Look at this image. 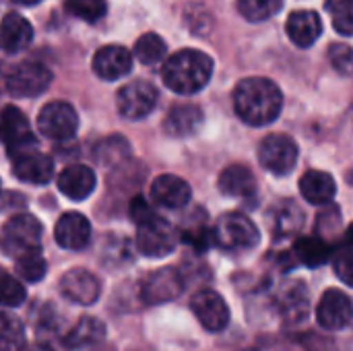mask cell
<instances>
[{"mask_svg": "<svg viewBox=\"0 0 353 351\" xmlns=\"http://www.w3.org/2000/svg\"><path fill=\"white\" fill-rule=\"evenodd\" d=\"M0 296H2V304L4 306H21L25 302V288L19 283V279H14L8 273H2V285H0Z\"/></svg>", "mask_w": 353, "mask_h": 351, "instance_id": "74e56055", "label": "cell"}, {"mask_svg": "<svg viewBox=\"0 0 353 351\" xmlns=\"http://www.w3.org/2000/svg\"><path fill=\"white\" fill-rule=\"evenodd\" d=\"M12 174L23 182L41 186V184L50 182V178L54 174V166L48 155H43L35 149V151H27V153L12 157Z\"/></svg>", "mask_w": 353, "mask_h": 351, "instance_id": "ac0fdd59", "label": "cell"}, {"mask_svg": "<svg viewBox=\"0 0 353 351\" xmlns=\"http://www.w3.org/2000/svg\"><path fill=\"white\" fill-rule=\"evenodd\" d=\"M213 240L225 250H250L259 244L261 232L242 213H225L213 225Z\"/></svg>", "mask_w": 353, "mask_h": 351, "instance_id": "3957f363", "label": "cell"}, {"mask_svg": "<svg viewBox=\"0 0 353 351\" xmlns=\"http://www.w3.org/2000/svg\"><path fill=\"white\" fill-rule=\"evenodd\" d=\"M2 141L10 157L37 149V139L29 126V120L14 106H6L2 112Z\"/></svg>", "mask_w": 353, "mask_h": 351, "instance_id": "ba28073f", "label": "cell"}, {"mask_svg": "<svg viewBox=\"0 0 353 351\" xmlns=\"http://www.w3.org/2000/svg\"><path fill=\"white\" fill-rule=\"evenodd\" d=\"M203 124V110L192 103L174 106L163 122V128L172 137H190Z\"/></svg>", "mask_w": 353, "mask_h": 351, "instance_id": "44dd1931", "label": "cell"}, {"mask_svg": "<svg viewBox=\"0 0 353 351\" xmlns=\"http://www.w3.org/2000/svg\"><path fill=\"white\" fill-rule=\"evenodd\" d=\"M288 35L290 39L300 46V48H308L312 46L321 33H323V21L314 10H296L288 17L285 23Z\"/></svg>", "mask_w": 353, "mask_h": 351, "instance_id": "d6986e66", "label": "cell"}, {"mask_svg": "<svg viewBox=\"0 0 353 351\" xmlns=\"http://www.w3.org/2000/svg\"><path fill=\"white\" fill-rule=\"evenodd\" d=\"M118 112L126 120H141L157 106V89L147 81H132L118 91Z\"/></svg>", "mask_w": 353, "mask_h": 351, "instance_id": "9c48e42d", "label": "cell"}, {"mask_svg": "<svg viewBox=\"0 0 353 351\" xmlns=\"http://www.w3.org/2000/svg\"><path fill=\"white\" fill-rule=\"evenodd\" d=\"M128 155H130L128 141L118 137V134L103 139L101 143L95 145V151H93L95 161H99L103 166H118L124 159H128Z\"/></svg>", "mask_w": 353, "mask_h": 351, "instance_id": "f1b7e54d", "label": "cell"}, {"mask_svg": "<svg viewBox=\"0 0 353 351\" xmlns=\"http://www.w3.org/2000/svg\"><path fill=\"white\" fill-rule=\"evenodd\" d=\"M182 292V275L174 267H165L159 271H153L145 277L141 285V296L147 304H163L172 302Z\"/></svg>", "mask_w": 353, "mask_h": 351, "instance_id": "8fae6325", "label": "cell"}, {"mask_svg": "<svg viewBox=\"0 0 353 351\" xmlns=\"http://www.w3.org/2000/svg\"><path fill=\"white\" fill-rule=\"evenodd\" d=\"M58 188L70 201H83L95 190V174L87 166L64 168L58 176Z\"/></svg>", "mask_w": 353, "mask_h": 351, "instance_id": "ffe728a7", "label": "cell"}, {"mask_svg": "<svg viewBox=\"0 0 353 351\" xmlns=\"http://www.w3.org/2000/svg\"><path fill=\"white\" fill-rule=\"evenodd\" d=\"M134 56L143 64H157L165 56V41L157 33H145L137 39Z\"/></svg>", "mask_w": 353, "mask_h": 351, "instance_id": "4dcf8cb0", "label": "cell"}, {"mask_svg": "<svg viewBox=\"0 0 353 351\" xmlns=\"http://www.w3.org/2000/svg\"><path fill=\"white\" fill-rule=\"evenodd\" d=\"M103 333H105V327L103 323H99L97 319H91V317H85L81 319L64 337V348L68 350H83V348H89L97 341L103 339Z\"/></svg>", "mask_w": 353, "mask_h": 351, "instance_id": "484cf974", "label": "cell"}, {"mask_svg": "<svg viewBox=\"0 0 353 351\" xmlns=\"http://www.w3.org/2000/svg\"><path fill=\"white\" fill-rule=\"evenodd\" d=\"M25 351H50V348H43V345H35V348H31V350H25Z\"/></svg>", "mask_w": 353, "mask_h": 351, "instance_id": "b9f144b4", "label": "cell"}, {"mask_svg": "<svg viewBox=\"0 0 353 351\" xmlns=\"http://www.w3.org/2000/svg\"><path fill=\"white\" fill-rule=\"evenodd\" d=\"M190 306H192L194 317L207 331H213V333L223 331L230 323V308H228L225 300L211 290L199 292L192 298Z\"/></svg>", "mask_w": 353, "mask_h": 351, "instance_id": "4fadbf2b", "label": "cell"}, {"mask_svg": "<svg viewBox=\"0 0 353 351\" xmlns=\"http://www.w3.org/2000/svg\"><path fill=\"white\" fill-rule=\"evenodd\" d=\"M236 114L250 126H265L275 122L283 108V95L279 87L265 77H250L234 89Z\"/></svg>", "mask_w": 353, "mask_h": 351, "instance_id": "6da1fadb", "label": "cell"}, {"mask_svg": "<svg viewBox=\"0 0 353 351\" xmlns=\"http://www.w3.org/2000/svg\"><path fill=\"white\" fill-rule=\"evenodd\" d=\"M41 223L31 215H12L2 230V250L14 261L39 250Z\"/></svg>", "mask_w": 353, "mask_h": 351, "instance_id": "277c9868", "label": "cell"}, {"mask_svg": "<svg viewBox=\"0 0 353 351\" xmlns=\"http://www.w3.org/2000/svg\"><path fill=\"white\" fill-rule=\"evenodd\" d=\"M294 254L298 263L306 267H321L333 259V250L323 238H300L294 246Z\"/></svg>", "mask_w": 353, "mask_h": 351, "instance_id": "83f0119b", "label": "cell"}, {"mask_svg": "<svg viewBox=\"0 0 353 351\" xmlns=\"http://www.w3.org/2000/svg\"><path fill=\"white\" fill-rule=\"evenodd\" d=\"M130 217L134 219L137 225H143V223H147V221H151V219H155V217H159V215L151 209V205H149L143 197H137V199L130 203Z\"/></svg>", "mask_w": 353, "mask_h": 351, "instance_id": "ab89813d", "label": "cell"}, {"mask_svg": "<svg viewBox=\"0 0 353 351\" xmlns=\"http://www.w3.org/2000/svg\"><path fill=\"white\" fill-rule=\"evenodd\" d=\"M60 292L74 304L91 306L101 294V283L93 273L85 269H72L60 279Z\"/></svg>", "mask_w": 353, "mask_h": 351, "instance_id": "5bb4252c", "label": "cell"}, {"mask_svg": "<svg viewBox=\"0 0 353 351\" xmlns=\"http://www.w3.org/2000/svg\"><path fill=\"white\" fill-rule=\"evenodd\" d=\"M180 238L186 244L194 246L196 250H205L209 244H215V240H213V228L207 225L205 213L201 217L192 215V219L180 230Z\"/></svg>", "mask_w": 353, "mask_h": 351, "instance_id": "f546056e", "label": "cell"}, {"mask_svg": "<svg viewBox=\"0 0 353 351\" xmlns=\"http://www.w3.org/2000/svg\"><path fill=\"white\" fill-rule=\"evenodd\" d=\"M25 341L23 325L10 314H2L0 319V351H19Z\"/></svg>", "mask_w": 353, "mask_h": 351, "instance_id": "d6a6232c", "label": "cell"}, {"mask_svg": "<svg viewBox=\"0 0 353 351\" xmlns=\"http://www.w3.org/2000/svg\"><path fill=\"white\" fill-rule=\"evenodd\" d=\"M213 74V60L201 52V50H180L174 56H170L161 68L163 83L180 93V95H192L199 93Z\"/></svg>", "mask_w": 353, "mask_h": 351, "instance_id": "7a4b0ae2", "label": "cell"}, {"mask_svg": "<svg viewBox=\"0 0 353 351\" xmlns=\"http://www.w3.org/2000/svg\"><path fill=\"white\" fill-rule=\"evenodd\" d=\"M190 186L186 180L174 176V174H163L157 176L151 184V199L155 205L165 207V209H182L190 201Z\"/></svg>", "mask_w": 353, "mask_h": 351, "instance_id": "2e32d148", "label": "cell"}, {"mask_svg": "<svg viewBox=\"0 0 353 351\" xmlns=\"http://www.w3.org/2000/svg\"><path fill=\"white\" fill-rule=\"evenodd\" d=\"M259 159L271 174H290L298 161V145L285 134H269L259 147Z\"/></svg>", "mask_w": 353, "mask_h": 351, "instance_id": "30bf717a", "label": "cell"}, {"mask_svg": "<svg viewBox=\"0 0 353 351\" xmlns=\"http://www.w3.org/2000/svg\"><path fill=\"white\" fill-rule=\"evenodd\" d=\"M327 10L331 12L333 27L343 33H353V0H327Z\"/></svg>", "mask_w": 353, "mask_h": 351, "instance_id": "e575fe53", "label": "cell"}, {"mask_svg": "<svg viewBox=\"0 0 353 351\" xmlns=\"http://www.w3.org/2000/svg\"><path fill=\"white\" fill-rule=\"evenodd\" d=\"M12 2H17V4H25V6H29V4H37L39 0H12Z\"/></svg>", "mask_w": 353, "mask_h": 351, "instance_id": "60d3db41", "label": "cell"}, {"mask_svg": "<svg viewBox=\"0 0 353 351\" xmlns=\"http://www.w3.org/2000/svg\"><path fill=\"white\" fill-rule=\"evenodd\" d=\"M56 242L66 250H83L91 240V223L85 215L70 211L64 213L54 230Z\"/></svg>", "mask_w": 353, "mask_h": 351, "instance_id": "e0dca14e", "label": "cell"}, {"mask_svg": "<svg viewBox=\"0 0 353 351\" xmlns=\"http://www.w3.org/2000/svg\"><path fill=\"white\" fill-rule=\"evenodd\" d=\"M33 39V27L27 19H23L17 12H8L2 19V48L8 54H14L29 46Z\"/></svg>", "mask_w": 353, "mask_h": 351, "instance_id": "603a6c76", "label": "cell"}, {"mask_svg": "<svg viewBox=\"0 0 353 351\" xmlns=\"http://www.w3.org/2000/svg\"><path fill=\"white\" fill-rule=\"evenodd\" d=\"M52 83V72L33 60H25L14 64L4 79L6 91L14 97H35L43 93Z\"/></svg>", "mask_w": 353, "mask_h": 351, "instance_id": "5b68a950", "label": "cell"}, {"mask_svg": "<svg viewBox=\"0 0 353 351\" xmlns=\"http://www.w3.org/2000/svg\"><path fill=\"white\" fill-rule=\"evenodd\" d=\"M273 232L275 236L283 238V236H292L296 234L302 223H304V213L302 209L292 203V201H281L275 209H273Z\"/></svg>", "mask_w": 353, "mask_h": 351, "instance_id": "4316f807", "label": "cell"}, {"mask_svg": "<svg viewBox=\"0 0 353 351\" xmlns=\"http://www.w3.org/2000/svg\"><path fill=\"white\" fill-rule=\"evenodd\" d=\"M219 188L223 194L230 197H252L256 192V180L254 174L244 166H230L219 176Z\"/></svg>", "mask_w": 353, "mask_h": 351, "instance_id": "cb8c5ba5", "label": "cell"}, {"mask_svg": "<svg viewBox=\"0 0 353 351\" xmlns=\"http://www.w3.org/2000/svg\"><path fill=\"white\" fill-rule=\"evenodd\" d=\"M132 54L122 46H103L93 56V72L103 81H116L130 72Z\"/></svg>", "mask_w": 353, "mask_h": 351, "instance_id": "9a60e30c", "label": "cell"}, {"mask_svg": "<svg viewBox=\"0 0 353 351\" xmlns=\"http://www.w3.org/2000/svg\"><path fill=\"white\" fill-rule=\"evenodd\" d=\"M64 6L72 17L89 21V23L101 19L108 8L105 0H64Z\"/></svg>", "mask_w": 353, "mask_h": 351, "instance_id": "d590c367", "label": "cell"}, {"mask_svg": "<svg viewBox=\"0 0 353 351\" xmlns=\"http://www.w3.org/2000/svg\"><path fill=\"white\" fill-rule=\"evenodd\" d=\"M279 310L288 323H302L310 310L306 288L302 283H296V285H290L288 290H283L279 296Z\"/></svg>", "mask_w": 353, "mask_h": 351, "instance_id": "d4e9b609", "label": "cell"}, {"mask_svg": "<svg viewBox=\"0 0 353 351\" xmlns=\"http://www.w3.org/2000/svg\"><path fill=\"white\" fill-rule=\"evenodd\" d=\"M316 319L327 331L345 329L353 321V302L341 290H329L316 306Z\"/></svg>", "mask_w": 353, "mask_h": 351, "instance_id": "7c38bea8", "label": "cell"}, {"mask_svg": "<svg viewBox=\"0 0 353 351\" xmlns=\"http://www.w3.org/2000/svg\"><path fill=\"white\" fill-rule=\"evenodd\" d=\"M180 234L161 217H155L143 225H137V248L141 254L151 259H161L176 250Z\"/></svg>", "mask_w": 353, "mask_h": 351, "instance_id": "8992f818", "label": "cell"}, {"mask_svg": "<svg viewBox=\"0 0 353 351\" xmlns=\"http://www.w3.org/2000/svg\"><path fill=\"white\" fill-rule=\"evenodd\" d=\"M300 190H302V197L312 203V205H325V203H331L335 192H337V186H335V180L331 174L327 172H319V170H312V172H306L300 180Z\"/></svg>", "mask_w": 353, "mask_h": 351, "instance_id": "7402d4cb", "label": "cell"}, {"mask_svg": "<svg viewBox=\"0 0 353 351\" xmlns=\"http://www.w3.org/2000/svg\"><path fill=\"white\" fill-rule=\"evenodd\" d=\"M283 0H238V10L248 21H265L281 8Z\"/></svg>", "mask_w": 353, "mask_h": 351, "instance_id": "836d02e7", "label": "cell"}, {"mask_svg": "<svg viewBox=\"0 0 353 351\" xmlns=\"http://www.w3.org/2000/svg\"><path fill=\"white\" fill-rule=\"evenodd\" d=\"M46 261H43V257H41V252L37 250V252H29V254H25V257H21V259H17V271H19V275L23 277V279H27V281H39V279H43V275H46Z\"/></svg>", "mask_w": 353, "mask_h": 351, "instance_id": "8d00e7d4", "label": "cell"}, {"mask_svg": "<svg viewBox=\"0 0 353 351\" xmlns=\"http://www.w3.org/2000/svg\"><path fill=\"white\" fill-rule=\"evenodd\" d=\"M333 269L337 273V277L352 285L353 288V228L352 234L343 240V244H339L335 250H333Z\"/></svg>", "mask_w": 353, "mask_h": 351, "instance_id": "1f68e13d", "label": "cell"}, {"mask_svg": "<svg viewBox=\"0 0 353 351\" xmlns=\"http://www.w3.org/2000/svg\"><path fill=\"white\" fill-rule=\"evenodd\" d=\"M329 58L341 74H353V50L347 43H333L329 48Z\"/></svg>", "mask_w": 353, "mask_h": 351, "instance_id": "f35d334b", "label": "cell"}, {"mask_svg": "<svg viewBox=\"0 0 353 351\" xmlns=\"http://www.w3.org/2000/svg\"><path fill=\"white\" fill-rule=\"evenodd\" d=\"M37 128L52 141H68L77 134L79 116L66 101H52L41 108L37 116Z\"/></svg>", "mask_w": 353, "mask_h": 351, "instance_id": "52a82bcc", "label": "cell"}]
</instances>
